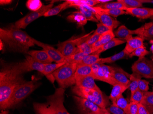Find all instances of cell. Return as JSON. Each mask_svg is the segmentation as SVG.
I'll use <instances>...</instances> for the list:
<instances>
[{
	"mask_svg": "<svg viewBox=\"0 0 153 114\" xmlns=\"http://www.w3.org/2000/svg\"><path fill=\"white\" fill-rule=\"evenodd\" d=\"M26 82L16 63H3L0 71V109L6 110L12 94L17 86Z\"/></svg>",
	"mask_w": 153,
	"mask_h": 114,
	"instance_id": "1",
	"label": "cell"
},
{
	"mask_svg": "<svg viewBox=\"0 0 153 114\" xmlns=\"http://www.w3.org/2000/svg\"><path fill=\"white\" fill-rule=\"evenodd\" d=\"M0 38L6 49L12 52L27 53L29 49L35 45L33 38L14 25L1 28Z\"/></svg>",
	"mask_w": 153,
	"mask_h": 114,
	"instance_id": "2",
	"label": "cell"
},
{
	"mask_svg": "<svg viewBox=\"0 0 153 114\" xmlns=\"http://www.w3.org/2000/svg\"><path fill=\"white\" fill-rule=\"evenodd\" d=\"M78 64L65 63L53 73V76L60 87L66 89L75 84V74Z\"/></svg>",
	"mask_w": 153,
	"mask_h": 114,
	"instance_id": "3",
	"label": "cell"
},
{
	"mask_svg": "<svg viewBox=\"0 0 153 114\" xmlns=\"http://www.w3.org/2000/svg\"><path fill=\"white\" fill-rule=\"evenodd\" d=\"M72 91L76 96L88 99L103 109L107 108L110 104L109 99L101 91L86 89L76 85L72 88Z\"/></svg>",
	"mask_w": 153,
	"mask_h": 114,
	"instance_id": "4",
	"label": "cell"
},
{
	"mask_svg": "<svg viewBox=\"0 0 153 114\" xmlns=\"http://www.w3.org/2000/svg\"><path fill=\"white\" fill-rule=\"evenodd\" d=\"M40 82L35 79L19 85L12 94L8 104V109L13 107L19 104L37 89L40 86Z\"/></svg>",
	"mask_w": 153,
	"mask_h": 114,
	"instance_id": "5",
	"label": "cell"
},
{
	"mask_svg": "<svg viewBox=\"0 0 153 114\" xmlns=\"http://www.w3.org/2000/svg\"><path fill=\"white\" fill-rule=\"evenodd\" d=\"M93 32V31L80 37H73L67 41L61 42L57 45V49L66 58L79 53L78 46L85 42Z\"/></svg>",
	"mask_w": 153,
	"mask_h": 114,
	"instance_id": "6",
	"label": "cell"
},
{
	"mask_svg": "<svg viewBox=\"0 0 153 114\" xmlns=\"http://www.w3.org/2000/svg\"><path fill=\"white\" fill-rule=\"evenodd\" d=\"M65 89L60 87L54 94L46 97V103L55 114H70L64 105Z\"/></svg>",
	"mask_w": 153,
	"mask_h": 114,
	"instance_id": "7",
	"label": "cell"
},
{
	"mask_svg": "<svg viewBox=\"0 0 153 114\" xmlns=\"http://www.w3.org/2000/svg\"><path fill=\"white\" fill-rule=\"evenodd\" d=\"M91 66L93 72L91 76L94 79L100 80L113 86L118 83L112 76L113 67L101 65L98 63Z\"/></svg>",
	"mask_w": 153,
	"mask_h": 114,
	"instance_id": "8",
	"label": "cell"
},
{
	"mask_svg": "<svg viewBox=\"0 0 153 114\" xmlns=\"http://www.w3.org/2000/svg\"><path fill=\"white\" fill-rule=\"evenodd\" d=\"M55 1H52L47 5H43L39 10L35 12H32L28 14L24 18H22L17 21L13 25L14 26L19 29H25L27 26L32 22L42 16H44L45 14L49 10L52 8Z\"/></svg>",
	"mask_w": 153,
	"mask_h": 114,
	"instance_id": "9",
	"label": "cell"
},
{
	"mask_svg": "<svg viewBox=\"0 0 153 114\" xmlns=\"http://www.w3.org/2000/svg\"><path fill=\"white\" fill-rule=\"evenodd\" d=\"M133 73L136 74L141 77L153 78V61L149 60L144 57L138 59L131 66Z\"/></svg>",
	"mask_w": 153,
	"mask_h": 114,
	"instance_id": "10",
	"label": "cell"
},
{
	"mask_svg": "<svg viewBox=\"0 0 153 114\" xmlns=\"http://www.w3.org/2000/svg\"><path fill=\"white\" fill-rule=\"evenodd\" d=\"M74 100L81 114H104L106 109L100 107L86 99L74 96Z\"/></svg>",
	"mask_w": 153,
	"mask_h": 114,
	"instance_id": "11",
	"label": "cell"
},
{
	"mask_svg": "<svg viewBox=\"0 0 153 114\" xmlns=\"http://www.w3.org/2000/svg\"><path fill=\"white\" fill-rule=\"evenodd\" d=\"M16 65L20 73L22 74L33 70L39 71L42 74L45 66V65L38 62L30 55L26 56L24 61L17 63Z\"/></svg>",
	"mask_w": 153,
	"mask_h": 114,
	"instance_id": "12",
	"label": "cell"
},
{
	"mask_svg": "<svg viewBox=\"0 0 153 114\" xmlns=\"http://www.w3.org/2000/svg\"><path fill=\"white\" fill-rule=\"evenodd\" d=\"M33 43L43 49L52 59V60L56 63H62L66 62L67 58L61 54L58 49H55L52 46L42 43L33 38Z\"/></svg>",
	"mask_w": 153,
	"mask_h": 114,
	"instance_id": "13",
	"label": "cell"
},
{
	"mask_svg": "<svg viewBox=\"0 0 153 114\" xmlns=\"http://www.w3.org/2000/svg\"><path fill=\"white\" fill-rule=\"evenodd\" d=\"M94 15L98 21L113 30L119 26L120 22L113 18L112 17L105 13L100 12H95Z\"/></svg>",
	"mask_w": 153,
	"mask_h": 114,
	"instance_id": "14",
	"label": "cell"
},
{
	"mask_svg": "<svg viewBox=\"0 0 153 114\" xmlns=\"http://www.w3.org/2000/svg\"><path fill=\"white\" fill-rule=\"evenodd\" d=\"M125 11L126 14L143 19L151 18L153 16V8L143 7L127 8Z\"/></svg>",
	"mask_w": 153,
	"mask_h": 114,
	"instance_id": "15",
	"label": "cell"
},
{
	"mask_svg": "<svg viewBox=\"0 0 153 114\" xmlns=\"http://www.w3.org/2000/svg\"><path fill=\"white\" fill-rule=\"evenodd\" d=\"M35 60L39 63L46 65L51 63L53 61L50 57L45 50H30L27 53Z\"/></svg>",
	"mask_w": 153,
	"mask_h": 114,
	"instance_id": "16",
	"label": "cell"
},
{
	"mask_svg": "<svg viewBox=\"0 0 153 114\" xmlns=\"http://www.w3.org/2000/svg\"><path fill=\"white\" fill-rule=\"evenodd\" d=\"M112 76L118 83L129 86L130 74H127L121 68L113 67Z\"/></svg>",
	"mask_w": 153,
	"mask_h": 114,
	"instance_id": "17",
	"label": "cell"
},
{
	"mask_svg": "<svg viewBox=\"0 0 153 114\" xmlns=\"http://www.w3.org/2000/svg\"><path fill=\"white\" fill-rule=\"evenodd\" d=\"M75 81L76 85L79 87L101 91L98 86L96 85L93 77L91 75L75 79Z\"/></svg>",
	"mask_w": 153,
	"mask_h": 114,
	"instance_id": "18",
	"label": "cell"
},
{
	"mask_svg": "<svg viewBox=\"0 0 153 114\" xmlns=\"http://www.w3.org/2000/svg\"><path fill=\"white\" fill-rule=\"evenodd\" d=\"M144 40L143 38L140 36L131 38L126 42L127 44L124 50L129 56L136 49L143 46Z\"/></svg>",
	"mask_w": 153,
	"mask_h": 114,
	"instance_id": "19",
	"label": "cell"
},
{
	"mask_svg": "<svg viewBox=\"0 0 153 114\" xmlns=\"http://www.w3.org/2000/svg\"><path fill=\"white\" fill-rule=\"evenodd\" d=\"M134 31V34L138 35L144 39L153 38V21L145 24Z\"/></svg>",
	"mask_w": 153,
	"mask_h": 114,
	"instance_id": "20",
	"label": "cell"
},
{
	"mask_svg": "<svg viewBox=\"0 0 153 114\" xmlns=\"http://www.w3.org/2000/svg\"><path fill=\"white\" fill-rule=\"evenodd\" d=\"M65 63L66 62L62 63H51L45 65L44 69L42 74L45 75L50 81H51L52 83H54L55 79L52 74L54 71L64 65Z\"/></svg>",
	"mask_w": 153,
	"mask_h": 114,
	"instance_id": "21",
	"label": "cell"
},
{
	"mask_svg": "<svg viewBox=\"0 0 153 114\" xmlns=\"http://www.w3.org/2000/svg\"><path fill=\"white\" fill-rule=\"evenodd\" d=\"M74 7L77 9L78 12L82 14L88 21H91L98 23V20L95 17L94 12L93 11L91 7L86 6H75Z\"/></svg>",
	"mask_w": 153,
	"mask_h": 114,
	"instance_id": "22",
	"label": "cell"
},
{
	"mask_svg": "<svg viewBox=\"0 0 153 114\" xmlns=\"http://www.w3.org/2000/svg\"><path fill=\"white\" fill-rule=\"evenodd\" d=\"M128 88H129V86L120 83L114 85L109 96V99L113 103L115 102L117 99L122 95L123 93Z\"/></svg>",
	"mask_w": 153,
	"mask_h": 114,
	"instance_id": "23",
	"label": "cell"
},
{
	"mask_svg": "<svg viewBox=\"0 0 153 114\" xmlns=\"http://www.w3.org/2000/svg\"><path fill=\"white\" fill-rule=\"evenodd\" d=\"M114 33L118 38L127 42L129 39L133 38L132 35L134 34V31L129 29L125 26L122 25Z\"/></svg>",
	"mask_w": 153,
	"mask_h": 114,
	"instance_id": "24",
	"label": "cell"
},
{
	"mask_svg": "<svg viewBox=\"0 0 153 114\" xmlns=\"http://www.w3.org/2000/svg\"><path fill=\"white\" fill-rule=\"evenodd\" d=\"M67 20L69 22L76 23L79 27L84 26L87 23L88 21L85 17L78 11L74 12L68 16Z\"/></svg>",
	"mask_w": 153,
	"mask_h": 114,
	"instance_id": "25",
	"label": "cell"
},
{
	"mask_svg": "<svg viewBox=\"0 0 153 114\" xmlns=\"http://www.w3.org/2000/svg\"><path fill=\"white\" fill-rule=\"evenodd\" d=\"M126 41L122 40V39H119L118 38H114L112 40H111L110 42L104 44L103 46H101L98 50L96 52L93 53V54L100 55L101 53H103L104 51H106L107 50L111 48H113L115 46H118V45H121V44L124 43Z\"/></svg>",
	"mask_w": 153,
	"mask_h": 114,
	"instance_id": "26",
	"label": "cell"
},
{
	"mask_svg": "<svg viewBox=\"0 0 153 114\" xmlns=\"http://www.w3.org/2000/svg\"><path fill=\"white\" fill-rule=\"evenodd\" d=\"M92 72L91 66L78 65L75 74V79H76L82 77L91 75Z\"/></svg>",
	"mask_w": 153,
	"mask_h": 114,
	"instance_id": "27",
	"label": "cell"
},
{
	"mask_svg": "<svg viewBox=\"0 0 153 114\" xmlns=\"http://www.w3.org/2000/svg\"><path fill=\"white\" fill-rule=\"evenodd\" d=\"M141 104L145 106L150 114H153V92H145Z\"/></svg>",
	"mask_w": 153,
	"mask_h": 114,
	"instance_id": "28",
	"label": "cell"
},
{
	"mask_svg": "<svg viewBox=\"0 0 153 114\" xmlns=\"http://www.w3.org/2000/svg\"><path fill=\"white\" fill-rule=\"evenodd\" d=\"M127 56H128L123 50L120 53L116 54L112 56L109 57L107 58H100V60L98 63H100L101 65H104V63H112L115 62V61H117L118 60L125 59Z\"/></svg>",
	"mask_w": 153,
	"mask_h": 114,
	"instance_id": "29",
	"label": "cell"
},
{
	"mask_svg": "<svg viewBox=\"0 0 153 114\" xmlns=\"http://www.w3.org/2000/svg\"><path fill=\"white\" fill-rule=\"evenodd\" d=\"M69 5V7L76 6H86L94 7L100 4L98 0H67Z\"/></svg>",
	"mask_w": 153,
	"mask_h": 114,
	"instance_id": "30",
	"label": "cell"
},
{
	"mask_svg": "<svg viewBox=\"0 0 153 114\" xmlns=\"http://www.w3.org/2000/svg\"><path fill=\"white\" fill-rule=\"evenodd\" d=\"M94 12H100L105 13L109 16L114 17H117L120 15L126 14V11L120 9H103L98 7H91Z\"/></svg>",
	"mask_w": 153,
	"mask_h": 114,
	"instance_id": "31",
	"label": "cell"
},
{
	"mask_svg": "<svg viewBox=\"0 0 153 114\" xmlns=\"http://www.w3.org/2000/svg\"><path fill=\"white\" fill-rule=\"evenodd\" d=\"M33 106L36 114H55L46 103H34Z\"/></svg>",
	"mask_w": 153,
	"mask_h": 114,
	"instance_id": "32",
	"label": "cell"
},
{
	"mask_svg": "<svg viewBox=\"0 0 153 114\" xmlns=\"http://www.w3.org/2000/svg\"><path fill=\"white\" fill-rule=\"evenodd\" d=\"M96 7L103 9H120L126 11L127 9L124 5L117 1L116 2H109L103 4H99Z\"/></svg>",
	"mask_w": 153,
	"mask_h": 114,
	"instance_id": "33",
	"label": "cell"
},
{
	"mask_svg": "<svg viewBox=\"0 0 153 114\" xmlns=\"http://www.w3.org/2000/svg\"><path fill=\"white\" fill-rule=\"evenodd\" d=\"M69 4L68 2L67 1H66L62 4L56 6L54 7V8H52L50 10H49L45 14L44 17H49L57 15L61 11L69 7Z\"/></svg>",
	"mask_w": 153,
	"mask_h": 114,
	"instance_id": "34",
	"label": "cell"
},
{
	"mask_svg": "<svg viewBox=\"0 0 153 114\" xmlns=\"http://www.w3.org/2000/svg\"><path fill=\"white\" fill-rule=\"evenodd\" d=\"M100 55L91 54L88 55L85 57L82 61L79 63L78 65H86L92 66L99 61L100 58Z\"/></svg>",
	"mask_w": 153,
	"mask_h": 114,
	"instance_id": "35",
	"label": "cell"
},
{
	"mask_svg": "<svg viewBox=\"0 0 153 114\" xmlns=\"http://www.w3.org/2000/svg\"><path fill=\"white\" fill-rule=\"evenodd\" d=\"M141 78L140 76L136 74L133 73V74H130L129 78L130 83L129 85V88L131 93V96L138 89V81Z\"/></svg>",
	"mask_w": 153,
	"mask_h": 114,
	"instance_id": "36",
	"label": "cell"
},
{
	"mask_svg": "<svg viewBox=\"0 0 153 114\" xmlns=\"http://www.w3.org/2000/svg\"><path fill=\"white\" fill-rule=\"evenodd\" d=\"M117 1L124 5L127 8H137L143 6L141 1L138 0H118Z\"/></svg>",
	"mask_w": 153,
	"mask_h": 114,
	"instance_id": "37",
	"label": "cell"
},
{
	"mask_svg": "<svg viewBox=\"0 0 153 114\" xmlns=\"http://www.w3.org/2000/svg\"><path fill=\"white\" fill-rule=\"evenodd\" d=\"M42 3L40 0H29L26 2V7L29 10L35 12L42 7Z\"/></svg>",
	"mask_w": 153,
	"mask_h": 114,
	"instance_id": "38",
	"label": "cell"
},
{
	"mask_svg": "<svg viewBox=\"0 0 153 114\" xmlns=\"http://www.w3.org/2000/svg\"><path fill=\"white\" fill-rule=\"evenodd\" d=\"M88 55L82 53H78L67 58L66 62L78 63L80 62Z\"/></svg>",
	"mask_w": 153,
	"mask_h": 114,
	"instance_id": "39",
	"label": "cell"
},
{
	"mask_svg": "<svg viewBox=\"0 0 153 114\" xmlns=\"http://www.w3.org/2000/svg\"><path fill=\"white\" fill-rule=\"evenodd\" d=\"M115 35L113 31H109L100 35L99 41L100 42L102 46H103L115 38Z\"/></svg>",
	"mask_w": 153,
	"mask_h": 114,
	"instance_id": "40",
	"label": "cell"
},
{
	"mask_svg": "<svg viewBox=\"0 0 153 114\" xmlns=\"http://www.w3.org/2000/svg\"><path fill=\"white\" fill-rule=\"evenodd\" d=\"M149 53V51H148L143 46L136 49L129 55V57L130 58H131L134 56H136L138 57V59H142L144 58L145 56L148 54Z\"/></svg>",
	"mask_w": 153,
	"mask_h": 114,
	"instance_id": "41",
	"label": "cell"
},
{
	"mask_svg": "<svg viewBox=\"0 0 153 114\" xmlns=\"http://www.w3.org/2000/svg\"><path fill=\"white\" fill-rule=\"evenodd\" d=\"M113 104H115L118 107L124 110L125 113L127 110L128 106L129 103H128L127 99L123 96V95L117 99L115 102Z\"/></svg>",
	"mask_w": 153,
	"mask_h": 114,
	"instance_id": "42",
	"label": "cell"
},
{
	"mask_svg": "<svg viewBox=\"0 0 153 114\" xmlns=\"http://www.w3.org/2000/svg\"><path fill=\"white\" fill-rule=\"evenodd\" d=\"M144 93L137 89L131 96V102L137 104L141 103L144 96Z\"/></svg>",
	"mask_w": 153,
	"mask_h": 114,
	"instance_id": "43",
	"label": "cell"
},
{
	"mask_svg": "<svg viewBox=\"0 0 153 114\" xmlns=\"http://www.w3.org/2000/svg\"><path fill=\"white\" fill-rule=\"evenodd\" d=\"M78 49L79 53H83L86 55L91 54L93 53L91 46H89L85 42L78 46Z\"/></svg>",
	"mask_w": 153,
	"mask_h": 114,
	"instance_id": "44",
	"label": "cell"
},
{
	"mask_svg": "<svg viewBox=\"0 0 153 114\" xmlns=\"http://www.w3.org/2000/svg\"><path fill=\"white\" fill-rule=\"evenodd\" d=\"M97 29L94 32V34L101 35L103 33H105V32L109 31H113V30L111 29L110 27L104 25L101 23H98L97 24Z\"/></svg>",
	"mask_w": 153,
	"mask_h": 114,
	"instance_id": "45",
	"label": "cell"
},
{
	"mask_svg": "<svg viewBox=\"0 0 153 114\" xmlns=\"http://www.w3.org/2000/svg\"><path fill=\"white\" fill-rule=\"evenodd\" d=\"M107 111L112 114H125L123 110L118 107L115 104L112 103L111 106L106 108Z\"/></svg>",
	"mask_w": 153,
	"mask_h": 114,
	"instance_id": "46",
	"label": "cell"
},
{
	"mask_svg": "<svg viewBox=\"0 0 153 114\" xmlns=\"http://www.w3.org/2000/svg\"><path fill=\"white\" fill-rule=\"evenodd\" d=\"M138 104L131 102L129 103L128 109L125 112V114H137Z\"/></svg>",
	"mask_w": 153,
	"mask_h": 114,
	"instance_id": "47",
	"label": "cell"
},
{
	"mask_svg": "<svg viewBox=\"0 0 153 114\" xmlns=\"http://www.w3.org/2000/svg\"><path fill=\"white\" fill-rule=\"evenodd\" d=\"M149 82L144 79H140L138 81V89L143 92H145L149 90Z\"/></svg>",
	"mask_w": 153,
	"mask_h": 114,
	"instance_id": "48",
	"label": "cell"
},
{
	"mask_svg": "<svg viewBox=\"0 0 153 114\" xmlns=\"http://www.w3.org/2000/svg\"><path fill=\"white\" fill-rule=\"evenodd\" d=\"M100 35L98 34H94L90 35V37L88 38V39L86 41V43H87L89 46H91L93 45L94 43L99 40L100 38Z\"/></svg>",
	"mask_w": 153,
	"mask_h": 114,
	"instance_id": "49",
	"label": "cell"
},
{
	"mask_svg": "<svg viewBox=\"0 0 153 114\" xmlns=\"http://www.w3.org/2000/svg\"><path fill=\"white\" fill-rule=\"evenodd\" d=\"M137 114H150L145 106L141 104H138Z\"/></svg>",
	"mask_w": 153,
	"mask_h": 114,
	"instance_id": "50",
	"label": "cell"
},
{
	"mask_svg": "<svg viewBox=\"0 0 153 114\" xmlns=\"http://www.w3.org/2000/svg\"><path fill=\"white\" fill-rule=\"evenodd\" d=\"M13 1L12 0H1L0 1V4L1 5H9L12 3Z\"/></svg>",
	"mask_w": 153,
	"mask_h": 114,
	"instance_id": "51",
	"label": "cell"
},
{
	"mask_svg": "<svg viewBox=\"0 0 153 114\" xmlns=\"http://www.w3.org/2000/svg\"><path fill=\"white\" fill-rule=\"evenodd\" d=\"M0 45H1V46H0L1 50H2L4 49V47H5V46H4L3 42L1 40H0Z\"/></svg>",
	"mask_w": 153,
	"mask_h": 114,
	"instance_id": "52",
	"label": "cell"
},
{
	"mask_svg": "<svg viewBox=\"0 0 153 114\" xmlns=\"http://www.w3.org/2000/svg\"><path fill=\"white\" fill-rule=\"evenodd\" d=\"M9 114V112L7 110H1V114Z\"/></svg>",
	"mask_w": 153,
	"mask_h": 114,
	"instance_id": "53",
	"label": "cell"
},
{
	"mask_svg": "<svg viewBox=\"0 0 153 114\" xmlns=\"http://www.w3.org/2000/svg\"><path fill=\"white\" fill-rule=\"evenodd\" d=\"M104 114H111V113H110L109 111H107V110H105V113H104Z\"/></svg>",
	"mask_w": 153,
	"mask_h": 114,
	"instance_id": "54",
	"label": "cell"
},
{
	"mask_svg": "<svg viewBox=\"0 0 153 114\" xmlns=\"http://www.w3.org/2000/svg\"><path fill=\"white\" fill-rule=\"evenodd\" d=\"M150 18L152 19H153V17H151V18Z\"/></svg>",
	"mask_w": 153,
	"mask_h": 114,
	"instance_id": "55",
	"label": "cell"
},
{
	"mask_svg": "<svg viewBox=\"0 0 153 114\" xmlns=\"http://www.w3.org/2000/svg\"></svg>",
	"mask_w": 153,
	"mask_h": 114,
	"instance_id": "56",
	"label": "cell"
},
{
	"mask_svg": "<svg viewBox=\"0 0 153 114\" xmlns=\"http://www.w3.org/2000/svg\"></svg>",
	"mask_w": 153,
	"mask_h": 114,
	"instance_id": "57",
	"label": "cell"
}]
</instances>
